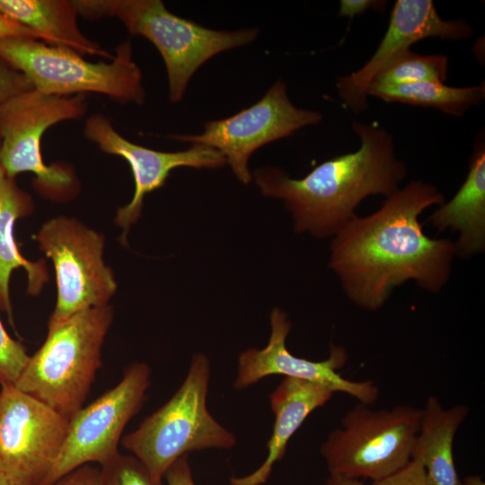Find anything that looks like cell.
<instances>
[{
  "label": "cell",
  "mask_w": 485,
  "mask_h": 485,
  "mask_svg": "<svg viewBox=\"0 0 485 485\" xmlns=\"http://www.w3.org/2000/svg\"><path fill=\"white\" fill-rule=\"evenodd\" d=\"M442 203L436 187L413 181L375 212L355 216L332 237L329 266L352 303L378 310L410 280L430 293L441 291L451 276L454 244L428 237L419 216Z\"/></svg>",
  "instance_id": "6da1fadb"
},
{
  "label": "cell",
  "mask_w": 485,
  "mask_h": 485,
  "mask_svg": "<svg viewBox=\"0 0 485 485\" xmlns=\"http://www.w3.org/2000/svg\"><path fill=\"white\" fill-rule=\"evenodd\" d=\"M352 128L360 147L322 163L302 179L277 167L254 172L261 193L284 201L296 233L333 237L368 196L388 198L400 190L407 168L395 154L392 136L374 123L354 121Z\"/></svg>",
  "instance_id": "7a4b0ae2"
},
{
  "label": "cell",
  "mask_w": 485,
  "mask_h": 485,
  "mask_svg": "<svg viewBox=\"0 0 485 485\" xmlns=\"http://www.w3.org/2000/svg\"><path fill=\"white\" fill-rule=\"evenodd\" d=\"M86 19L112 17L133 35L151 41L165 64L169 99L180 101L195 72L220 52L247 45L258 36L256 28L216 31L171 13L160 0H76Z\"/></svg>",
  "instance_id": "3957f363"
},
{
  "label": "cell",
  "mask_w": 485,
  "mask_h": 485,
  "mask_svg": "<svg viewBox=\"0 0 485 485\" xmlns=\"http://www.w3.org/2000/svg\"><path fill=\"white\" fill-rule=\"evenodd\" d=\"M113 316L106 304L48 327L13 385L70 419L83 407L102 365L101 347Z\"/></svg>",
  "instance_id": "277c9868"
},
{
  "label": "cell",
  "mask_w": 485,
  "mask_h": 485,
  "mask_svg": "<svg viewBox=\"0 0 485 485\" xmlns=\"http://www.w3.org/2000/svg\"><path fill=\"white\" fill-rule=\"evenodd\" d=\"M210 364L196 354L187 376L172 398L121 438L151 477L163 481L168 469L182 455L204 449H230L234 435L218 423L207 407Z\"/></svg>",
  "instance_id": "5b68a950"
},
{
  "label": "cell",
  "mask_w": 485,
  "mask_h": 485,
  "mask_svg": "<svg viewBox=\"0 0 485 485\" xmlns=\"http://www.w3.org/2000/svg\"><path fill=\"white\" fill-rule=\"evenodd\" d=\"M0 57L22 73L35 90L48 95L92 92L137 104L146 98L130 40L116 48L110 63H92L71 48L31 38L0 39Z\"/></svg>",
  "instance_id": "8992f818"
},
{
  "label": "cell",
  "mask_w": 485,
  "mask_h": 485,
  "mask_svg": "<svg viewBox=\"0 0 485 485\" xmlns=\"http://www.w3.org/2000/svg\"><path fill=\"white\" fill-rule=\"evenodd\" d=\"M421 415L410 405L373 410L358 402L321 445L330 474L375 481L395 473L411 460Z\"/></svg>",
  "instance_id": "52a82bcc"
},
{
  "label": "cell",
  "mask_w": 485,
  "mask_h": 485,
  "mask_svg": "<svg viewBox=\"0 0 485 485\" xmlns=\"http://www.w3.org/2000/svg\"><path fill=\"white\" fill-rule=\"evenodd\" d=\"M85 94L48 95L35 89L12 98L0 107V165L14 179L22 172L35 175L33 185L44 197L65 200L75 193V174L63 163H44L41 137L57 122L82 117Z\"/></svg>",
  "instance_id": "ba28073f"
},
{
  "label": "cell",
  "mask_w": 485,
  "mask_h": 485,
  "mask_svg": "<svg viewBox=\"0 0 485 485\" xmlns=\"http://www.w3.org/2000/svg\"><path fill=\"white\" fill-rule=\"evenodd\" d=\"M54 265L56 307L48 328L73 315L108 304L117 289L112 270L103 260L104 236L74 218L57 216L34 236Z\"/></svg>",
  "instance_id": "9c48e42d"
},
{
  "label": "cell",
  "mask_w": 485,
  "mask_h": 485,
  "mask_svg": "<svg viewBox=\"0 0 485 485\" xmlns=\"http://www.w3.org/2000/svg\"><path fill=\"white\" fill-rule=\"evenodd\" d=\"M151 384L146 363L128 366L120 382L69 419L59 454L44 485L93 463L103 465L119 452L124 428L141 410Z\"/></svg>",
  "instance_id": "30bf717a"
},
{
  "label": "cell",
  "mask_w": 485,
  "mask_h": 485,
  "mask_svg": "<svg viewBox=\"0 0 485 485\" xmlns=\"http://www.w3.org/2000/svg\"><path fill=\"white\" fill-rule=\"evenodd\" d=\"M69 419L13 384L0 390V474L13 485H44Z\"/></svg>",
  "instance_id": "8fae6325"
},
{
  "label": "cell",
  "mask_w": 485,
  "mask_h": 485,
  "mask_svg": "<svg viewBox=\"0 0 485 485\" xmlns=\"http://www.w3.org/2000/svg\"><path fill=\"white\" fill-rule=\"evenodd\" d=\"M322 119L318 111L295 107L288 98L285 83L278 81L251 107L228 118L206 122L202 133L172 135L170 138L216 149L236 178L248 184L252 179L248 162L254 151L317 124Z\"/></svg>",
  "instance_id": "7c38bea8"
},
{
  "label": "cell",
  "mask_w": 485,
  "mask_h": 485,
  "mask_svg": "<svg viewBox=\"0 0 485 485\" xmlns=\"http://www.w3.org/2000/svg\"><path fill=\"white\" fill-rule=\"evenodd\" d=\"M270 327V337L265 348H250L241 353L234 384L235 389H245L268 375H282L321 384L333 392H344L360 403L372 405L376 401L379 389L373 380L351 381L339 374L338 369L348 358L344 348L331 345L327 359L312 361L296 357L287 349L286 340L291 322L284 311L272 310Z\"/></svg>",
  "instance_id": "4fadbf2b"
},
{
  "label": "cell",
  "mask_w": 485,
  "mask_h": 485,
  "mask_svg": "<svg viewBox=\"0 0 485 485\" xmlns=\"http://www.w3.org/2000/svg\"><path fill=\"white\" fill-rule=\"evenodd\" d=\"M84 135L103 152L124 158L131 168L135 192L130 202L118 209L115 217V223L123 228L122 242L141 216L146 195L163 186L172 170L182 166L216 169L226 163L219 151L204 145L193 144L178 152H161L137 145L119 135L101 114L86 120Z\"/></svg>",
  "instance_id": "5bb4252c"
},
{
  "label": "cell",
  "mask_w": 485,
  "mask_h": 485,
  "mask_svg": "<svg viewBox=\"0 0 485 485\" xmlns=\"http://www.w3.org/2000/svg\"><path fill=\"white\" fill-rule=\"evenodd\" d=\"M472 34V29L465 21L442 19L431 0H397L374 55L360 69L339 79L338 93L352 111L361 112L367 108V91L372 81L395 55L426 38L458 40Z\"/></svg>",
  "instance_id": "9a60e30c"
},
{
  "label": "cell",
  "mask_w": 485,
  "mask_h": 485,
  "mask_svg": "<svg viewBox=\"0 0 485 485\" xmlns=\"http://www.w3.org/2000/svg\"><path fill=\"white\" fill-rule=\"evenodd\" d=\"M330 389L309 381L285 377L270 393L269 401L275 422L267 443L268 455L261 465L250 474L229 480L230 485H263L269 480L273 466L286 454L289 439L305 419L323 406L333 395Z\"/></svg>",
  "instance_id": "2e32d148"
},
{
  "label": "cell",
  "mask_w": 485,
  "mask_h": 485,
  "mask_svg": "<svg viewBox=\"0 0 485 485\" xmlns=\"http://www.w3.org/2000/svg\"><path fill=\"white\" fill-rule=\"evenodd\" d=\"M438 231L458 233L455 256L469 258L485 251V145L478 139L469 161L466 178L447 202L428 217Z\"/></svg>",
  "instance_id": "e0dca14e"
},
{
  "label": "cell",
  "mask_w": 485,
  "mask_h": 485,
  "mask_svg": "<svg viewBox=\"0 0 485 485\" xmlns=\"http://www.w3.org/2000/svg\"><path fill=\"white\" fill-rule=\"evenodd\" d=\"M33 211L31 197L20 189L14 179L0 173V310L13 325L9 284L13 271L20 267L27 273V293L37 295L48 281L44 260L31 261L20 252L14 238V224Z\"/></svg>",
  "instance_id": "ac0fdd59"
},
{
  "label": "cell",
  "mask_w": 485,
  "mask_h": 485,
  "mask_svg": "<svg viewBox=\"0 0 485 485\" xmlns=\"http://www.w3.org/2000/svg\"><path fill=\"white\" fill-rule=\"evenodd\" d=\"M469 408L456 405L445 409L430 395L422 409L411 459L423 465L429 485H462L454 460V436L466 419Z\"/></svg>",
  "instance_id": "d6986e66"
},
{
  "label": "cell",
  "mask_w": 485,
  "mask_h": 485,
  "mask_svg": "<svg viewBox=\"0 0 485 485\" xmlns=\"http://www.w3.org/2000/svg\"><path fill=\"white\" fill-rule=\"evenodd\" d=\"M0 12L38 33L49 45L71 48L81 55L90 54L112 59L114 55L85 37L77 23L74 1L0 0Z\"/></svg>",
  "instance_id": "ffe728a7"
},
{
  "label": "cell",
  "mask_w": 485,
  "mask_h": 485,
  "mask_svg": "<svg viewBox=\"0 0 485 485\" xmlns=\"http://www.w3.org/2000/svg\"><path fill=\"white\" fill-rule=\"evenodd\" d=\"M368 96H375L387 102L437 109L440 111L463 116L485 98V84L468 87H453L444 83L420 82L403 84H371Z\"/></svg>",
  "instance_id": "44dd1931"
},
{
  "label": "cell",
  "mask_w": 485,
  "mask_h": 485,
  "mask_svg": "<svg viewBox=\"0 0 485 485\" xmlns=\"http://www.w3.org/2000/svg\"><path fill=\"white\" fill-rule=\"evenodd\" d=\"M447 67L448 59L445 55H419L406 49L392 57L371 84L444 83L447 77Z\"/></svg>",
  "instance_id": "7402d4cb"
},
{
  "label": "cell",
  "mask_w": 485,
  "mask_h": 485,
  "mask_svg": "<svg viewBox=\"0 0 485 485\" xmlns=\"http://www.w3.org/2000/svg\"><path fill=\"white\" fill-rule=\"evenodd\" d=\"M101 485H164L154 481L142 463L132 454H118L100 467Z\"/></svg>",
  "instance_id": "603a6c76"
},
{
  "label": "cell",
  "mask_w": 485,
  "mask_h": 485,
  "mask_svg": "<svg viewBox=\"0 0 485 485\" xmlns=\"http://www.w3.org/2000/svg\"><path fill=\"white\" fill-rule=\"evenodd\" d=\"M29 359L25 346L7 333L0 320V386L14 384Z\"/></svg>",
  "instance_id": "cb8c5ba5"
},
{
  "label": "cell",
  "mask_w": 485,
  "mask_h": 485,
  "mask_svg": "<svg viewBox=\"0 0 485 485\" xmlns=\"http://www.w3.org/2000/svg\"><path fill=\"white\" fill-rule=\"evenodd\" d=\"M34 89L30 80L0 57V107L12 98Z\"/></svg>",
  "instance_id": "d4e9b609"
},
{
  "label": "cell",
  "mask_w": 485,
  "mask_h": 485,
  "mask_svg": "<svg viewBox=\"0 0 485 485\" xmlns=\"http://www.w3.org/2000/svg\"><path fill=\"white\" fill-rule=\"evenodd\" d=\"M372 485H429L426 472L419 460L411 459L395 473L372 482Z\"/></svg>",
  "instance_id": "484cf974"
},
{
  "label": "cell",
  "mask_w": 485,
  "mask_h": 485,
  "mask_svg": "<svg viewBox=\"0 0 485 485\" xmlns=\"http://www.w3.org/2000/svg\"><path fill=\"white\" fill-rule=\"evenodd\" d=\"M49 485H101L100 468L91 463L82 465Z\"/></svg>",
  "instance_id": "4316f807"
},
{
  "label": "cell",
  "mask_w": 485,
  "mask_h": 485,
  "mask_svg": "<svg viewBox=\"0 0 485 485\" xmlns=\"http://www.w3.org/2000/svg\"><path fill=\"white\" fill-rule=\"evenodd\" d=\"M166 485H196L189 463V454L180 457L164 475Z\"/></svg>",
  "instance_id": "83f0119b"
},
{
  "label": "cell",
  "mask_w": 485,
  "mask_h": 485,
  "mask_svg": "<svg viewBox=\"0 0 485 485\" xmlns=\"http://www.w3.org/2000/svg\"><path fill=\"white\" fill-rule=\"evenodd\" d=\"M4 38H31L43 41L38 33L0 12V39Z\"/></svg>",
  "instance_id": "f1b7e54d"
},
{
  "label": "cell",
  "mask_w": 485,
  "mask_h": 485,
  "mask_svg": "<svg viewBox=\"0 0 485 485\" xmlns=\"http://www.w3.org/2000/svg\"><path fill=\"white\" fill-rule=\"evenodd\" d=\"M339 15L353 18L357 14L363 13L368 9L382 8L385 1L375 0H341Z\"/></svg>",
  "instance_id": "f546056e"
},
{
  "label": "cell",
  "mask_w": 485,
  "mask_h": 485,
  "mask_svg": "<svg viewBox=\"0 0 485 485\" xmlns=\"http://www.w3.org/2000/svg\"><path fill=\"white\" fill-rule=\"evenodd\" d=\"M324 485H365L361 480L329 475Z\"/></svg>",
  "instance_id": "4dcf8cb0"
},
{
  "label": "cell",
  "mask_w": 485,
  "mask_h": 485,
  "mask_svg": "<svg viewBox=\"0 0 485 485\" xmlns=\"http://www.w3.org/2000/svg\"><path fill=\"white\" fill-rule=\"evenodd\" d=\"M462 485H485V483L480 475H470L462 481Z\"/></svg>",
  "instance_id": "1f68e13d"
},
{
  "label": "cell",
  "mask_w": 485,
  "mask_h": 485,
  "mask_svg": "<svg viewBox=\"0 0 485 485\" xmlns=\"http://www.w3.org/2000/svg\"><path fill=\"white\" fill-rule=\"evenodd\" d=\"M0 485H13L4 475L0 474Z\"/></svg>",
  "instance_id": "d6a6232c"
},
{
  "label": "cell",
  "mask_w": 485,
  "mask_h": 485,
  "mask_svg": "<svg viewBox=\"0 0 485 485\" xmlns=\"http://www.w3.org/2000/svg\"><path fill=\"white\" fill-rule=\"evenodd\" d=\"M0 145H1V139H0ZM3 172H4V171H3V169H2V167H1V165H0V173Z\"/></svg>",
  "instance_id": "836d02e7"
}]
</instances>
